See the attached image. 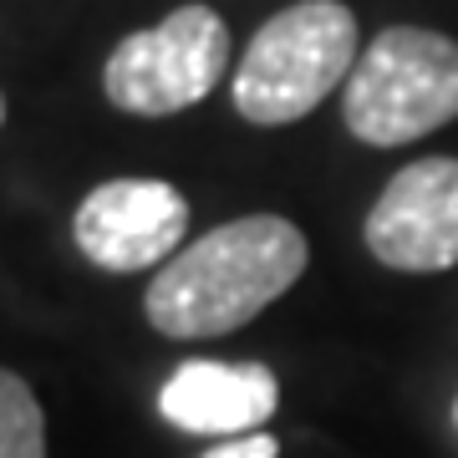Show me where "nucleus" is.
Returning a JSON list of instances; mask_svg holds the SVG:
<instances>
[{"label": "nucleus", "instance_id": "obj_3", "mask_svg": "<svg viewBox=\"0 0 458 458\" xmlns=\"http://www.w3.org/2000/svg\"><path fill=\"white\" fill-rule=\"evenodd\" d=\"M342 117L372 148L418 143L458 117V41L423 26H387L346 77Z\"/></svg>", "mask_w": 458, "mask_h": 458}, {"label": "nucleus", "instance_id": "obj_2", "mask_svg": "<svg viewBox=\"0 0 458 458\" xmlns=\"http://www.w3.org/2000/svg\"><path fill=\"white\" fill-rule=\"evenodd\" d=\"M357 56V16L342 0H301L265 21L234 66V113L260 128L295 123L352 77Z\"/></svg>", "mask_w": 458, "mask_h": 458}, {"label": "nucleus", "instance_id": "obj_8", "mask_svg": "<svg viewBox=\"0 0 458 458\" xmlns=\"http://www.w3.org/2000/svg\"><path fill=\"white\" fill-rule=\"evenodd\" d=\"M0 458H47V418L36 393L0 367Z\"/></svg>", "mask_w": 458, "mask_h": 458}, {"label": "nucleus", "instance_id": "obj_1", "mask_svg": "<svg viewBox=\"0 0 458 458\" xmlns=\"http://www.w3.org/2000/svg\"><path fill=\"white\" fill-rule=\"evenodd\" d=\"M306 234L280 214H245L183 245L143 295L148 321L174 342L245 327L306 276Z\"/></svg>", "mask_w": 458, "mask_h": 458}, {"label": "nucleus", "instance_id": "obj_4", "mask_svg": "<svg viewBox=\"0 0 458 458\" xmlns=\"http://www.w3.org/2000/svg\"><path fill=\"white\" fill-rule=\"evenodd\" d=\"M229 66V26L209 5H179L158 26L123 36L102 66V92L117 113L174 117L204 102Z\"/></svg>", "mask_w": 458, "mask_h": 458}, {"label": "nucleus", "instance_id": "obj_6", "mask_svg": "<svg viewBox=\"0 0 458 458\" xmlns=\"http://www.w3.org/2000/svg\"><path fill=\"white\" fill-rule=\"evenodd\" d=\"M189 229V199L164 179H107L77 209V250L107 276L168 265Z\"/></svg>", "mask_w": 458, "mask_h": 458}, {"label": "nucleus", "instance_id": "obj_10", "mask_svg": "<svg viewBox=\"0 0 458 458\" xmlns=\"http://www.w3.org/2000/svg\"><path fill=\"white\" fill-rule=\"evenodd\" d=\"M0 123H5V98H0Z\"/></svg>", "mask_w": 458, "mask_h": 458}, {"label": "nucleus", "instance_id": "obj_11", "mask_svg": "<svg viewBox=\"0 0 458 458\" xmlns=\"http://www.w3.org/2000/svg\"><path fill=\"white\" fill-rule=\"evenodd\" d=\"M454 418H458V403H454Z\"/></svg>", "mask_w": 458, "mask_h": 458}, {"label": "nucleus", "instance_id": "obj_5", "mask_svg": "<svg viewBox=\"0 0 458 458\" xmlns=\"http://www.w3.org/2000/svg\"><path fill=\"white\" fill-rule=\"evenodd\" d=\"M367 250L403 276L458 265V158L397 168L367 214Z\"/></svg>", "mask_w": 458, "mask_h": 458}, {"label": "nucleus", "instance_id": "obj_7", "mask_svg": "<svg viewBox=\"0 0 458 458\" xmlns=\"http://www.w3.org/2000/svg\"><path fill=\"white\" fill-rule=\"evenodd\" d=\"M158 408L194 438H250L280 408V382L260 361H183L164 382Z\"/></svg>", "mask_w": 458, "mask_h": 458}, {"label": "nucleus", "instance_id": "obj_9", "mask_svg": "<svg viewBox=\"0 0 458 458\" xmlns=\"http://www.w3.org/2000/svg\"><path fill=\"white\" fill-rule=\"evenodd\" d=\"M280 443L270 438V433H250V438H234V443H219V448H209L204 458H276Z\"/></svg>", "mask_w": 458, "mask_h": 458}]
</instances>
